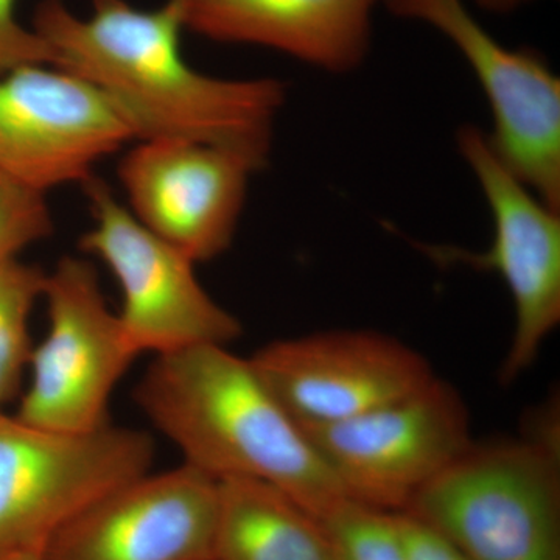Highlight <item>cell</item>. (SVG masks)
<instances>
[{
  "instance_id": "8992f818",
  "label": "cell",
  "mask_w": 560,
  "mask_h": 560,
  "mask_svg": "<svg viewBox=\"0 0 560 560\" xmlns=\"http://www.w3.org/2000/svg\"><path fill=\"white\" fill-rule=\"evenodd\" d=\"M456 149L482 191L493 223L488 249L420 246L441 265L497 272L514 302L515 327L501 383L529 370L560 323V210L541 201L497 158L486 131L464 125Z\"/></svg>"
},
{
  "instance_id": "ffe728a7",
  "label": "cell",
  "mask_w": 560,
  "mask_h": 560,
  "mask_svg": "<svg viewBox=\"0 0 560 560\" xmlns=\"http://www.w3.org/2000/svg\"><path fill=\"white\" fill-rule=\"evenodd\" d=\"M408 560H471L455 545L416 518L399 512Z\"/></svg>"
},
{
  "instance_id": "8fae6325",
  "label": "cell",
  "mask_w": 560,
  "mask_h": 560,
  "mask_svg": "<svg viewBox=\"0 0 560 560\" xmlns=\"http://www.w3.org/2000/svg\"><path fill=\"white\" fill-rule=\"evenodd\" d=\"M259 172L234 151L179 139L136 140L117 168L132 215L195 264L231 248Z\"/></svg>"
},
{
  "instance_id": "9c48e42d",
  "label": "cell",
  "mask_w": 560,
  "mask_h": 560,
  "mask_svg": "<svg viewBox=\"0 0 560 560\" xmlns=\"http://www.w3.org/2000/svg\"><path fill=\"white\" fill-rule=\"evenodd\" d=\"M404 20L440 32L463 55L489 103L497 158L541 201L560 210V80L539 55L503 46L466 0H385Z\"/></svg>"
},
{
  "instance_id": "9a60e30c",
  "label": "cell",
  "mask_w": 560,
  "mask_h": 560,
  "mask_svg": "<svg viewBox=\"0 0 560 560\" xmlns=\"http://www.w3.org/2000/svg\"><path fill=\"white\" fill-rule=\"evenodd\" d=\"M215 560H341L323 523L276 486L219 481Z\"/></svg>"
},
{
  "instance_id": "30bf717a",
  "label": "cell",
  "mask_w": 560,
  "mask_h": 560,
  "mask_svg": "<svg viewBox=\"0 0 560 560\" xmlns=\"http://www.w3.org/2000/svg\"><path fill=\"white\" fill-rule=\"evenodd\" d=\"M136 142L119 110L69 70L27 65L0 75V173L49 194L95 176Z\"/></svg>"
},
{
  "instance_id": "2e32d148",
  "label": "cell",
  "mask_w": 560,
  "mask_h": 560,
  "mask_svg": "<svg viewBox=\"0 0 560 560\" xmlns=\"http://www.w3.org/2000/svg\"><path fill=\"white\" fill-rule=\"evenodd\" d=\"M47 275L35 265L0 264V412L20 393L33 352L31 316L43 298Z\"/></svg>"
},
{
  "instance_id": "7c38bea8",
  "label": "cell",
  "mask_w": 560,
  "mask_h": 560,
  "mask_svg": "<svg viewBox=\"0 0 560 560\" xmlns=\"http://www.w3.org/2000/svg\"><path fill=\"white\" fill-rule=\"evenodd\" d=\"M254 370L301 427L355 418L429 385L418 350L372 330H327L270 342Z\"/></svg>"
},
{
  "instance_id": "6da1fadb",
  "label": "cell",
  "mask_w": 560,
  "mask_h": 560,
  "mask_svg": "<svg viewBox=\"0 0 560 560\" xmlns=\"http://www.w3.org/2000/svg\"><path fill=\"white\" fill-rule=\"evenodd\" d=\"M79 16L65 0H40L32 28L54 65L101 92L136 140L179 139L241 154L264 171L287 88L276 79H221L191 68L183 49L179 0L143 10L91 0Z\"/></svg>"
},
{
  "instance_id": "d6986e66",
  "label": "cell",
  "mask_w": 560,
  "mask_h": 560,
  "mask_svg": "<svg viewBox=\"0 0 560 560\" xmlns=\"http://www.w3.org/2000/svg\"><path fill=\"white\" fill-rule=\"evenodd\" d=\"M27 65H54L44 40L22 25L16 0H0V75Z\"/></svg>"
},
{
  "instance_id": "3957f363",
  "label": "cell",
  "mask_w": 560,
  "mask_h": 560,
  "mask_svg": "<svg viewBox=\"0 0 560 560\" xmlns=\"http://www.w3.org/2000/svg\"><path fill=\"white\" fill-rule=\"evenodd\" d=\"M552 434L474 442L401 512L471 560H560V455Z\"/></svg>"
},
{
  "instance_id": "e0dca14e",
  "label": "cell",
  "mask_w": 560,
  "mask_h": 560,
  "mask_svg": "<svg viewBox=\"0 0 560 560\" xmlns=\"http://www.w3.org/2000/svg\"><path fill=\"white\" fill-rule=\"evenodd\" d=\"M319 521L341 560H408L399 512L345 499Z\"/></svg>"
},
{
  "instance_id": "ac0fdd59",
  "label": "cell",
  "mask_w": 560,
  "mask_h": 560,
  "mask_svg": "<svg viewBox=\"0 0 560 560\" xmlns=\"http://www.w3.org/2000/svg\"><path fill=\"white\" fill-rule=\"evenodd\" d=\"M54 228L47 195L0 173V264L49 238Z\"/></svg>"
},
{
  "instance_id": "52a82bcc",
  "label": "cell",
  "mask_w": 560,
  "mask_h": 560,
  "mask_svg": "<svg viewBox=\"0 0 560 560\" xmlns=\"http://www.w3.org/2000/svg\"><path fill=\"white\" fill-rule=\"evenodd\" d=\"M49 330L33 348L32 382L16 418L40 429L84 433L108 425L110 394L138 350L103 296L90 260L66 256L44 287Z\"/></svg>"
},
{
  "instance_id": "7a4b0ae2",
  "label": "cell",
  "mask_w": 560,
  "mask_h": 560,
  "mask_svg": "<svg viewBox=\"0 0 560 560\" xmlns=\"http://www.w3.org/2000/svg\"><path fill=\"white\" fill-rule=\"evenodd\" d=\"M140 410L215 480L250 478L289 493L316 517L349 499L304 429L226 346L158 355L136 388Z\"/></svg>"
},
{
  "instance_id": "44dd1931",
  "label": "cell",
  "mask_w": 560,
  "mask_h": 560,
  "mask_svg": "<svg viewBox=\"0 0 560 560\" xmlns=\"http://www.w3.org/2000/svg\"><path fill=\"white\" fill-rule=\"evenodd\" d=\"M469 2L482 10L490 11V13L504 14L528 5L530 0H469Z\"/></svg>"
},
{
  "instance_id": "277c9868",
  "label": "cell",
  "mask_w": 560,
  "mask_h": 560,
  "mask_svg": "<svg viewBox=\"0 0 560 560\" xmlns=\"http://www.w3.org/2000/svg\"><path fill=\"white\" fill-rule=\"evenodd\" d=\"M154 442L113 423L69 433L0 412V552H43L95 501L149 474Z\"/></svg>"
},
{
  "instance_id": "4fadbf2b",
  "label": "cell",
  "mask_w": 560,
  "mask_h": 560,
  "mask_svg": "<svg viewBox=\"0 0 560 560\" xmlns=\"http://www.w3.org/2000/svg\"><path fill=\"white\" fill-rule=\"evenodd\" d=\"M219 480L184 463L142 475L77 515L47 560H215Z\"/></svg>"
},
{
  "instance_id": "5b68a950",
  "label": "cell",
  "mask_w": 560,
  "mask_h": 560,
  "mask_svg": "<svg viewBox=\"0 0 560 560\" xmlns=\"http://www.w3.org/2000/svg\"><path fill=\"white\" fill-rule=\"evenodd\" d=\"M83 189L92 226L80 249L102 260L119 283L117 316L138 353L228 346L241 337V320L205 290L194 260L143 226L105 180L92 176Z\"/></svg>"
},
{
  "instance_id": "7402d4cb",
  "label": "cell",
  "mask_w": 560,
  "mask_h": 560,
  "mask_svg": "<svg viewBox=\"0 0 560 560\" xmlns=\"http://www.w3.org/2000/svg\"><path fill=\"white\" fill-rule=\"evenodd\" d=\"M0 560H47L43 552H0Z\"/></svg>"
},
{
  "instance_id": "ba28073f",
  "label": "cell",
  "mask_w": 560,
  "mask_h": 560,
  "mask_svg": "<svg viewBox=\"0 0 560 560\" xmlns=\"http://www.w3.org/2000/svg\"><path fill=\"white\" fill-rule=\"evenodd\" d=\"M302 429L349 499L390 512L474 444L466 404L438 377L355 418Z\"/></svg>"
},
{
  "instance_id": "5bb4252c",
  "label": "cell",
  "mask_w": 560,
  "mask_h": 560,
  "mask_svg": "<svg viewBox=\"0 0 560 560\" xmlns=\"http://www.w3.org/2000/svg\"><path fill=\"white\" fill-rule=\"evenodd\" d=\"M184 28L224 44L264 47L334 75L370 55L381 0H179Z\"/></svg>"
}]
</instances>
